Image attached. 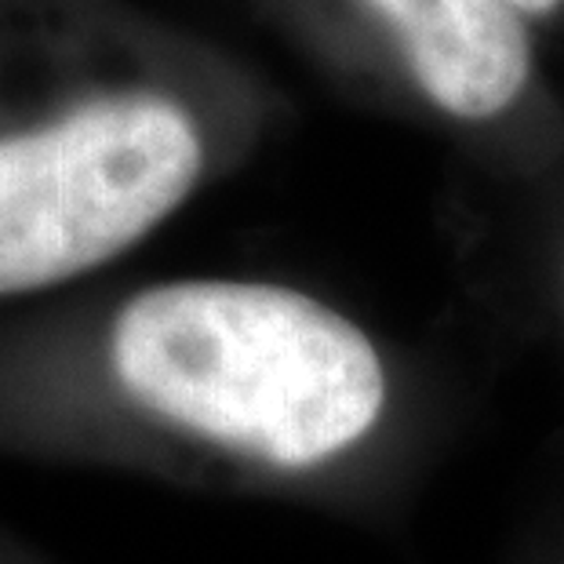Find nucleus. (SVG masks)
Returning a JSON list of instances; mask_svg holds the SVG:
<instances>
[{"instance_id": "obj_4", "label": "nucleus", "mask_w": 564, "mask_h": 564, "mask_svg": "<svg viewBox=\"0 0 564 564\" xmlns=\"http://www.w3.org/2000/svg\"><path fill=\"white\" fill-rule=\"evenodd\" d=\"M513 11H521L524 19H539V15H554L564 8V0H507Z\"/></svg>"}, {"instance_id": "obj_2", "label": "nucleus", "mask_w": 564, "mask_h": 564, "mask_svg": "<svg viewBox=\"0 0 564 564\" xmlns=\"http://www.w3.org/2000/svg\"><path fill=\"white\" fill-rule=\"evenodd\" d=\"M390 30L415 88L441 113L491 121L532 80L528 19L507 0H357Z\"/></svg>"}, {"instance_id": "obj_3", "label": "nucleus", "mask_w": 564, "mask_h": 564, "mask_svg": "<svg viewBox=\"0 0 564 564\" xmlns=\"http://www.w3.org/2000/svg\"><path fill=\"white\" fill-rule=\"evenodd\" d=\"M0 564H44L11 528L0 521Z\"/></svg>"}, {"instance_id": "obj_1", "label": "nucleus", "mask_w": 564, "mask_h": 564, "mask_svg": "<svg viewBox=\"0 0 564 564\" xmlns=\"http://www.w3.org/2000/svg\"><path fill=\"white\" fill-rule=\"evenodd\" d=\"M208 139L183 99L88 91L0 121V306L106 267L197 189Z\"/></svg>"}]
</instances>
